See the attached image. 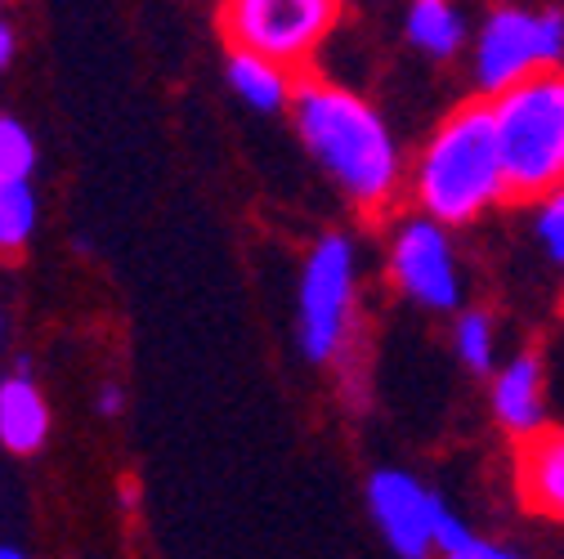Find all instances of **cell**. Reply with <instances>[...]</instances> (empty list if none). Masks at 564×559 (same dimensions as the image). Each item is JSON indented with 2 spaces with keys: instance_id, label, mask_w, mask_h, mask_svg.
Here are the masks:
<instances>
[{
  "instance_id": "cell-16",
  "label": "cell",
  "mask_w": 564,
  "mask_h": 559,
  "mask_svg": "<svg viewBox=\"0 0 564 559\" xmlns=\"http://www.w3.org/2000/svg\"><path fill=\"white\" fill-rule=\"evenodd\" d=\"M435 550L448 555V559H502L507 550L498 541L479 537L470 524H462L453 511H440L435 519Z\"/></svg>"
},
{
  "instance_id": "cell-17",
  "label": "cell",
  "mask_w": 564,
  "mask_h": 559,
  "mask_svg": "<svg viewBox=\"0 0 564 559\" xmlns=\"http://www.w3.org/2000/svg\"><path fill=\"white\" fill-rule=\"evenodd\" d=\"M533 206H538V211H533V233H538L542 251L555 264H564V184H555L551 193H542Z\"/></svg>"
},
{
  "instance_id": "cell-11",
  "label": "cell",
  "mask_w": 564,
  "mask_h": 559,
  "mask_svg": "<svg viewBox=\"0 0 564 559\" xmlns=\"http://www.w3.org/2000/svg\"><path fill=\"white\" fill-rule=\"evenodd\" d=\"M296 81H301V73H296V67H288V63H278L269 54H256V50H229V86L256 112L292 108Z\"/></svg>"
},
{
  "instance_id": "cell-4",
  "label": "cell",
  "mask_w": 564,
  "mask_h": 559,
  "mask_svg": "<svg viewBox=\"0 0 564 559\" xmlns=\"http://www.w3.org/2000/svg\"><path fill=\"white\" fill-rule=\"evenodd\" d=\"M340 23V0H220L229 50H256L305 73Z\"/></svg>"
},
{
  "instance_id": "cell-9",
  "label": "cell",
  "mask_w": 564,
  "mask_h": 559,
  "mask_svg": "<svg viewBox=\"0 0 564 559\" xmlns=\"http://www.w3.org/2000/svg\"><path fill=\"white\" fill-rule=\"evenodd\" d=\"M516 487L524 511L564 524V430H538L516 448Z\"/></svg>"
},
{
  "instance_id": "cell-18",
  "label": "cell",
  "mask_w": 564,
  "mask_h": 559,
  "mask_svg": "<svg viewBox=\"0 0 564 559\" xmlns=\"http://www.w3.org/2000/svg\"><path fill=\"white\" fill-rule=\"evenodd\" d=\"M36 166V144H32V134L10 121V117H0V179H28Z\"/></svg>"
},
{
  "instance_id": "cell-1",
  "label": "cell",
  "mask_w": 564,
  "mask_h": 559,
  "mask_svg": "<svg viewBox=\"0 0 564 559\" xmlns=\"http://www.w3.org/2000/svg\"><path fill=\"white\" fill-rule=\"evenodd\" d=\"M292 121L310 157L332 175V184L359 206L364 216H386L403 188V153L381 112L345 86L296 81Z\"/></svg>"
},
{
  "instance_id": "cell-15",
  "label": "cell",
  "mask_w": 564,
  "mask_h": 559,
  "mask_svg": "<svg viewBox=\"0 0 564 559\" xmlns=\"http://www.w3.org/2000/svg\"><path fill=\"white\" fill-rule=\"evenodd\" d=\"M453 349H457V359H462L470 372H484V376H488L492 363H498V327H492L488 314L466 309V314H457Z\"/></svg>"
},
{
  "instance_id": "cell-19",
  "label": "cell",
  "mask_w": 564,
  "mask_h": 559,
  "mask_svg": "<svg viewBox=\"0 0 564 559\" xmlns=\"http://www.w3.org/2000/svg\"><path fill=\"white\" fill-rule=\"evenodd\" d=\"M10 63H14V28L0 19V73H6Z\"/></svg>"
},
{
  "instance_id": "cell-7",
  "label": "cell",
  "mask_w": 564,
  "mask_h": 559,
  "mask_svg": "<svg viewBox=\"0 0 564 559\" xmlns=\"http://www.w3.org/2000/svg\"><path fill=\"white\" fill-rule=\"evenodd\" d=\"M390 277L412 305L453 314L462 305V268L448 242V224L421 211L399 220L390 229Z\"/></svg>"
},
{
  "instance_id": "cell-21",
  "label": "cell",
  "mask_w": 564,
  "mask_h": 559,
  "mask_svg": "<svg viewBox=\"0 0 564 559\" xmlns=\"http://www.w3.org/2000/svg\"><path fill=\"white\" fill-rule=\"evenodd\" d=\"M0 559H23V546H0Z\"/></svg>"
},
{
  "instance_id": "cell-3",
  "label": "cell",
  "mask_w": 564,
  "mask_h": 559,
  "mask_svg": "<svg viewBox=\"0 0 564 559\" xmlns=\"http://www.w3.org/2000/svg\"><path fill=\"white\" fill-rule=\"evenodd\" d=\"M488 108L511 201H538L564 184V67L488 95Z\"/></svg>"
},
{
  "instance_id": "cell-10",
  "label": "cell",
  "mask_w": 564,
  "mask_h": 559,
  "mask_svg": "<svg viewBox=\"0 0 564 559\" xmlns=\"http://www.w3.org/2000/svg\"><path fill=\"white\" fill-rule=\"evenodd\" d=\"M492 416L498 426L520 443L546 426V398H542V359L516 354L492 372Z\"/></svg>"
},
{
  "instance_id": "cell-6",
  "label": "cell",
  "mask_w": 564,
  "mask_h": 559,
  "mask_svg": "<svg viewBox=\"0 0 564 559\" xmlns=\"http://www.w3.org/2000/svg\"><path fill=\"white\" fill-rule=\"evenodd\" d=\"M564 63V14L551 10H492L475 36V81L484 95H498L533 73Z\"/></svg>"
},
{
  "instance_id": "cell-12",
  "label": "cell",
  "mask_w": 564,
  "mask_h": 559,
  "mask_svg": "<svg viewBox=\"0 0 564 559\" xmlns=\"http://www.w3.org/2000/svg\"><path fill=\"white\" fill-rule=\"evenodd\" d=\"M45 435H50V407L32 385V376L19 372L10 381H0V443L14 457H32L41 452Z\"/></svg>"
},
{
  "instance_id": "cell-13",
  "label": "cell",
  "mask_w": 564,
  "mask_h": 559,
  "mask_svg": "<svg viewBox=\"0 0 564 559\" xmlns=\"http://www.w3.org/2000/svg\"><path fill=\"white\" fill-rule=\"evenodd\" d=\"M408 41L431 54V58H453L466 45V19L453 0H412L408 19H403Z\"/></svg>"
},
{
  "instance_id": "cell-14",
  "label": "cell",
  "mask_w": 564,
  "mask_h": 559,
  "mask_svg": "<svg viewBox=\"0 0 564 559\" xmlns=\"http://www.w3.org/2000/svg\"><path fill=\"white\" fill-rule=\"evenodd\" d=\"M36 229V193L28 179H0V251H19Z\"/></svg>"
},
{
  "instance_id": "cell-20",
  "label": "cell",
  "mask_w": 564,
  "mask_h": 559,
  "mask_svg": "<svg viewBox=\"0 0 564 559\" xmlns=\"http://www.w3.org/2000/svg\"><path fill=\"white\" fill-rule=\"evenodd\" d=\"M99 412H104V416H117V412H121V390H117V385H108V390L99 394Z\"/></svg>"
},
{
  "instance_id": "cell-5",
  "label": "cell",
  "mask_w": 564,
  "mask_h": 559,
  "mask_svg": "<svg viewBox=\"0 0 564 559\" xmlns=\"http://www.w3.org/2000/svg\"><path fill=\"white\" fill-rule=\"evenodd\" d=\"M359 255L355 242L327 233L301 268V349L310 363H336L355 331Z\"/></svg>"
},
{
  "instance_id": "cell-8",
  "label": "cell",
  "mask_w": 564,
  "mask_h": 559,
  "mask_svg": "<svg viewBox=\"0 0 564 559\" xmlns=\"http://www.w3.org/2000/svg\"><path fill=\"white\" fill-rule=\"evenodd\" d=\"M368 511L394 555L421 559L435 550V519H440L444 502L421 479H412L403 470H377L368 479Z\"/></svg>"
},
{
  "instance_id": "cell-2",
  "label": "cell",
  "mask_w": 564,
  "mask_h": 559,
  "mask_svg": "<svg viewBox=\"0 0 564 559\" xmlns=\"http://www.w3.org/2000/svg\"><path fill=\"white\" fill-rule=\"evenodd\" d=\"M408 197L421 216H431L448 229L475 224L479 216L511 201L488 95L453 108L435 125V134L421 144L408 171Z\"/></svg>"
}]
</instances>
